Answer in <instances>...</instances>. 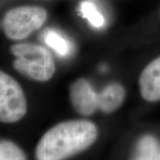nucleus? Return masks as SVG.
<instances>
[{"instance_id": "1", "label": "nucleus", "mask_w": 160, "mask_h": 160, "mask_svg": "<svg viewBox=\"0 0 160 160\" xmlns=\"http://www.w3.org/2000/svg\"><path fill=\"white\" fill-rule=\"evenodd\" d=\"M99 135L98 127L86 119L66 120L42 135L35 149L36 160H67L92 146Z\"/></svg>"}, {"instance_id": "2", "label": "nucleus", "mask_w": 160, "mask_h": 160, "mask_svg": "<svg viewBox=\"0 0 160 160\" xmlns=\"http://www.w3.org/2000/svg\"><path fill=\"white\" fill-rule=\"evenodd\" d=\"M13 69L30 79L49 81L56 70L51 52L44 46L34 43H18L10 47Z\"/></svg>"}, {"instance_id": "3", "label": "nucleus", "mask_w": 160, "mask_h": 160, "mask_svg": "<svg viewBox=\"0 0 160 160\" xmlns=\"http://www.w3.org/2000/svg\"><path fill=\"white\" fill-rule=\"evenodd\" d=\"M46 20L47 12L43 7L18 6L5 14L2 27L6 38L14 41H21L38 30Z\"/></svg>"}, {"instance_id": "4", "label": "nucleus", "mask_w": 160, "mask_h": 160, "mask_svg": "<svg viewBox=\"0 0 160 160\" xmlns=\"http://www.w3.org/2000/svg\"><path fill=\"white\" fill-rule=\"evenodd\" d=\"M27 111L28 102L22 87L12 77L0 70V122H19Z\"/></svg>"}, {"instance_id": "5", "label": "nucleus", "mask_w": 160, "mask_h": 160, "mask_svg": "<svg viewBox=\"0 0 160 160\" xmlns=\"http://www.w3.org/2000/svg\"><path fill=\"white\" fill-rule=\"evenodd\" d=\"M69 99L78 114L89 117L98 109V94L85 78L75 80L69 87Z\"/></svg>"}, {"instance_id": "6", "label": "nucleus", "mask_w": 160, "mask_h": 160, "mask_svg": "<svg viewBox=\"0 0 160 160\" xmlns=\"http://www.w3.org/2000/svg\"><path fill=\"white\" fill-rule=\"evenodd\" d=\"M142 97L149 102L160 101V56L143 69L139 78Z\"/></svg>"}, {"instance_id": "7", "label": "nucleus", "mask_w": 160, "mask_h": 160, "mask_svg": "<svg viewBox=\"0 0 160 160\" xmlns=\"http://www.w3.org/2000/svg\"><path fill=\"white\" fill-rule=\"evenodd\" d=\"M126 98V89L119 83H111L98 94V109L105 114L116 111Z\"/></svg>"}, {"instance_id": "8", "label": "nucleus", "mask_w": 160, "mask_h": 160, "mask_svg": "<svg viewBox=\"0 0 160 160\" xmlns=\"http://www.w3.org/2000/svg\"><path fill=\"white\" fill-rule=\"evenodd\" d=\"M159 150V144L154 136L144 135L138 142L132 160H157Z\"/></svg>"}, {"instance_id": "9", "label": "nucleus", "mask_w": 160, "mask_h": 160, "mask_svg": "<svg viewBox=\"0 0 160 160\" xmlns=\"http://www.w3.org/2000/svg\"><path fill=\"white\" fill-rule=\"evenodd\" d=\"M0 160H27L22 149L9 140H0Z\"/></svg>"}, {"instance_id": "10", "label": "nucleus", "mask_w": 160, "mask_h": 160, "mask_svg": "<svg viewBox=\"0 0 160 160\" xmlns=\"http://www.w3.org/2000/svg\"><path fill=\"white\" fill-rule=\"evenodd\" d=\"M45 42L60 55H67L70 52L69 42L62 35L53 30L47 31L45 35Z\"/></svg>"}, {"instance_id": "11", "label": "nucleus", "mask_w": 160, "mask_h": 160, "mask_svg": "<svg viewBox=\"0 0 160 160\" xmlns=\"http://www.w3.org/2000/svg\"><path fill=\"white\" fill-rule=\"evenodd\" d=\"M80 12L84 18L88 20L92 26L100 28L104 25V17L102 14L98 11L94 4L89 1H84L80 5Z\"/></svg>"}, {"instance_id": "12", "label": "nucleus", "mask_w": 160, "mask_h": 160, "mask_svg": "<svg viewBox=\"0 0 160 160\" xmlns=\"http://www.w3.org/2000/svg\"><path fill=\"white\" fill-rule=\"evenodd\" d=\"M157 160H160V150L158 152V158H157Z\"/></svg>"}]
</instances>
